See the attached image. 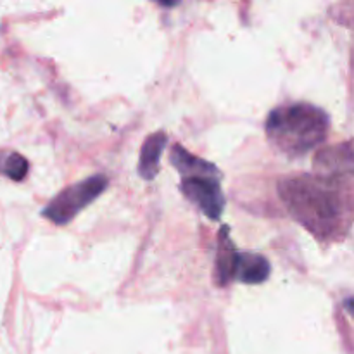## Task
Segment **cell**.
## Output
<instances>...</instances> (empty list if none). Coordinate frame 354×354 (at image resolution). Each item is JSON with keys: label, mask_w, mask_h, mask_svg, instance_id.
I'll use <instances>...</instances> for the list:
<instances>
[{"label": "cell", "mask_w": 354, "mask_h": 354, "mask_svg": "<svg viewBox=\"0 0 354 354\" xmlns=\"http://www.w3.org/2000/svg\"><path fill=\"white\" fill-rule=\"evenodd\" d=\"M279 196L290 216L322 242L341 241L353 218L351 176L303 173L282 178Z\"/></svg>", "instance_id": "cell-1"}, {"label": "cell", "mask_w": 354, "mask_h": 354, "mask_svg": "<svg viewBox=\"0 0 354 354\" xmlns=\"http://www.w3.org/2000/svg\"><path fill=\"white\" fill-rule=\"evenodd\" d=\"M330 128V118L320 107L296 102L273 109L265 123L270 144L287 158H303L324 144Z\"/></svg>", "instance_id": "cell-2"}, {"label": "cell", "mask_w": 354, "mask_h": 354, "mask_svg": "<svg viewBox=\"0 0 354 354\" xmlns=\"http://www.w3.org/2000/svg\"><path fill=\"white\" fill-rule=\"evenodd\" d=\"M109 185V180L104 175H93L85 178L80 183L66 187L57 194L47 206L44 207L41 214L54 225H68L82 213L86 206L93 203Z\"/></svg>", "instance_id": "cell-3"}, {"label": "cell", "mask_w": 354, "mask_h": 354, "mask_svg": "<svg viewBox=\"0 0 354 354\" xmlns=\"http://www.w3.org/2000/svg\"><path fill=\"white\" fill-rule=\"evenodd\" d=\"M183 197L209 220L218 221L225 209V196L220 185V176H183L180 183Z\"/></svg>", "instance_id": "cell-4"}, {"label": "cell", "mask_w": 354, "mask_h": 354, "mask_svg": "<svg viewBox=\"0 0 354 354\" xmlns=\"http://www.w3.org/2000/svg\"><path fill=\"white\" fill-rule=\"evenodd\" d=\"M315 169L325 176H353L351 142L322 149L315 158Z\"/></svg>", "instance_id": "cell-5"}, {"label": "cell", "mask_w": 354, "mask_h": 354, "mask_svg": "<svg viewBox=\"0 0 354 354\" xmlns=\"http://www.w3.org/2000/svg\"><path fill=\"white\" fill-rule=\"evenodd\" d=\"M272 273L268 259L256 252H235L232 263V282L239 280L244 283H263Z\"/></svg>", "instance_id": "cell-6"}, {"label": "cell", "mask_w": 354, "mask_h": 354, "mask_svg": "<svg viewBox=\"0 0 354 354\" xmlns=\"http://www.w3.org/2000/svg\"><path fill=\"white\" fill-rule=\"evenodd\" d=\"M168 145V135L165 131H156L149 135L144 140L140 149V159H138V175L145 182H152L159 173V161Z\"/></svg>", "instance_id": "cell-7"}, {"label": "cell", "mask_w": 354, "mask_h": 354, "mask_svg": "<svg viewBox=\"0 0 354 354\" xmlns=\"http://www.w3.org/2000/svg\"><path fill=\"white\" fill-rule=\"evenodd\" d=\"M169 161L178 169L182 178L183 176H221L220 169L213 162H207L204 159L197 158V156H194L192 152L183 149L180 144H176L171 149Z\"/></svg>", "instance_id": "cell-8"}, {"label": "cell", "mask_w": 354, "mask_h": 354, "mask_svg": "<svg viewBox=\"0 0 354 354\" xmlns=\"http://www.w3.org/2000/svg\"><path fill=\"white\" fill-rule=\"evenodd\" d=\"M228 227L221 228L220 249H218L216 261H214V283L220 287H227L232 282V263H234L235 248L228 239Z\"/></svg>", "instance_id": "cell-9"}, {"label": "cell", "mask_w": 354, "mask_h": 354, "mask_svg": "<svg viewBox=\"0 0 354 354\" xmlns=\"http://www.w3.org/2000/svg\"><path fill=\"white\" fill-rule=\"evenodd\" d=\"M28 168H30L28 159L23 158L19 152H9L0 159V173L9 176L14 182H21L26 178Z\"/></svg>", "instance_id": "cell-10"}]
</instances>
